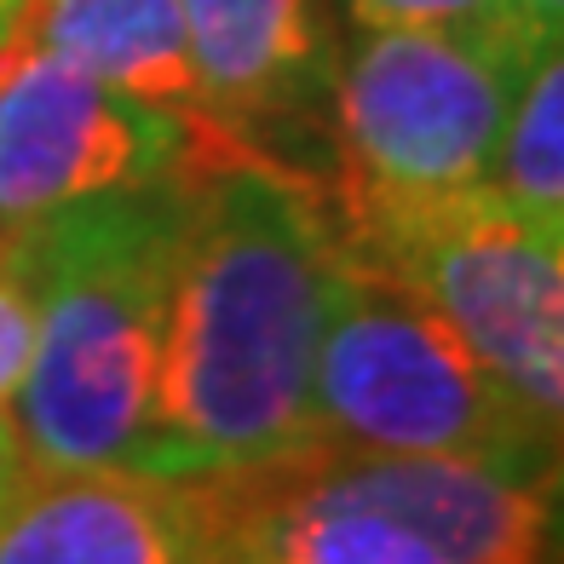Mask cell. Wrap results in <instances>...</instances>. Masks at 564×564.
Here are the masks:
<instances>
[{"mask_svg":"<svg viewBox=\"0 0 564 564\" xmlns=\"http://www.w3.org/2000/svg\"><path fill=\"white\" fill-rule=\"evenodd\" d=\"M328 225L346 260L403 282L467 357L558 432L564 403V242H542L490 185L455 196L328 191Z\"/></svg>","mask_w":564,"mask_h":564,"instance_id":"277c9868","label":"cell"},{"mask_svg":"<svg viewBox=\"0 0 564 564\" xmlns=\"http://www.w3.org/2000/svg\"><path fill=\"white\" fill-rule=\"evenodd\" d=\"M490 191L524 230H535L542 242H564V64L558 53L535 58L519 98H512L496 162H490Z\"/></svg>","mask_w":564,"mask_h":564,"instance_id":"7c38bea8","label":"cell"},{"mask_svg":"<svg viewBox=\"0 0 564 564\" xmlns=\"http://www.w3.org/2000/svg\"><path fill=\"white\" fill-rule=\"evenodd\" d=\"M0 564H237V478H30L0 512Z\"/></svg>","mask_w":564,"mask_h":564,"instance_id":"ba28073f","label":"cell"},{"mask_svg":"<svg viewBox=\"0 0 564 564\" xmlns=\"http://www.w3.org/2000/svg\"><path fill=\"white\" fill-rule=\"evenodd\" d=\"M208 167L87 196L18 225L35 346L12 421L30 478L139 460L185 225Z\"/></svg>","mask_w":564,"mask_h":564,"instance_id":"7a4b0ae2","label":"cell"},{"mask_svg":"<svg viewBox=\"0 0 564 564\" xmlns=\"http://www.w3.org/2000/svg\"><path fill=\"white\" fill-rule=\"evenodd\" d=\"M558 53V46H553ZM524 41L364 30L340 46L335 185L357 196H455L490 185L507 110L535 69Z\"/></svg>","mask_w":564,"mask_h":564,"instance_id":"5b68a950","label":"cell"},{"mask_svg":"<svg viewBox=\"0 0 564 564\" xmlns=\"http://www.w3.org/2000/svg\"><path fill=\"white\" fill-rule=\"evenodd\" d=\"M340 7H346V18L357 23V30H460V35L524 41L519 30H512L501 0H340ZM530 53H542V46H530Z\"/></svg>","mask_w":564,"mask_h":564,"instance_id":"4fadbf2b","label":"cell"},{"mask_svg":"<svg viewBox=\"0 0 564 564\" xmlns=\"http://www.w3.org/2000/svg\"><path fill=\"white\" fill-rule=\"evenodd\" d=\"M230 162L191 110H167L7 35L0 46V225Z\"/></svg>","mask_w":564,"mask_h":564,"instance_id":"8992f818","label":"cell"},{"mask_svg":"<svg viewBox=\"0 0 564 564\" xmlns=\"http://www.w3.org/2000/svg\"><path fill=\"white\" fill-rule=\"evenodd\" d=\"M328 271L323 191L260 162L196 178L139 473L242 478L323 444L312 380Z\"/></svg>","mask_w":564,"mask_h":564,"instance_id":"6da1fadb","label":"cell"},{"mask_svg":"<svg viewBox=\"0 0 564 564\" xmlns=\"http://www.w3.org/2000/svg\"><path fill=\"white\" fill-rule=\"evenodd\" d=\"M276 478L328 501L387 512L444 564H547L553 547V478H524L484 460L317 444L312 455L276 467Z\"/></svg>","mask_w":564,"mask_h":564,"instance_id":"9c48e42d","label":"cell"},{"mask_svg":"<svg viewBox=\"0 0 564 564\" xmlns=\"http://www.w3.org/2000/svg\"><path fill=\"white\" fill-rule=\"evenodd\" d=\"M18 12H23V0H0V46H7V35L18 30Z\"/></svg>","mask_w":564,"mask_h":564,"instance_id":"2e32d148","label":"cell"},{"mask_svg":"<svg viewBox=\"0 0 564 564\" xmlns=\"http://www.w3.org/2000/svg\"><path fill=\"white\" fill-rule=\"evenodd\" d=\"M237 564H444L375 507L294 490L276 473L237 478Z\"/></svg>","mask_w":564,"mask_h":564,"instance_id":"8fae6325","label":"cell"},{"mask_svg":"<svg viewBox=\"0 0 564 564\" xmlns=\"http://www.w3.org/2000/svg\"><path fill=\"white\" fill-rule=\"evenodd\" d=\"M317 438L369 455H455L524 478H553L547 432L426 305L364 260L335 248L317 340Z\"/></svg>","mask_w":564,"mask_h":564,"instance_id":"3957f363","label":"cell"},{"mask_svg":"<svg viewBox=\"0 0 564 564\" xmlns=\"http://www.w3.org/2000/svg\"><path fill=\"white\" fill-rule=\"evenodd\" d=\"M12 35L105 87L196 116L178 0H23Z\"/></svg>","mask_w":564,"mask_h":564,"instance_id":"30bf717a","label":"cell"},{"mask_svg":"<svg viewBox=\"0 0 564 564\" xmlns=\"http://www.w3.org/2000/svg\"><path fill=\"white\" fill-rule=\"evenodd\" d=\"M196 121L230 162H260L328 196L340 35L328 0H178Z\"/></svg>","mask_w":564,"mask_h":564,"instance_id":"52a82bcc","label":"cell"},{"mask_svg":"<svg viewBox=\"0 0 564 564\" xmlns=\"http://www.w3.org/2000/svg\"><path fill=\"white\" fill-rule=\"evenodd\" d=\"M512 30H519L530 46H558V30H564V0H501Z\"/></svg>","mask_w":564,"mask_h":564,"instance_id":"9a60e30c","label":"cell"},{"mask_svg":"<svg viewBox=\"0 0 564 564\" xmlns=\"http://www.w3.org/2000/svg\"><path fill=\"white\" fill-rule=\"evenodd\" d=\"M35 346V305L23 282V253H18V225H0V415H12V398L30 369Z\"/></svg>","mask_w":564,"mask_h":564,"instance_id":"5bb4252c","label":"cell"}]
</instances>
